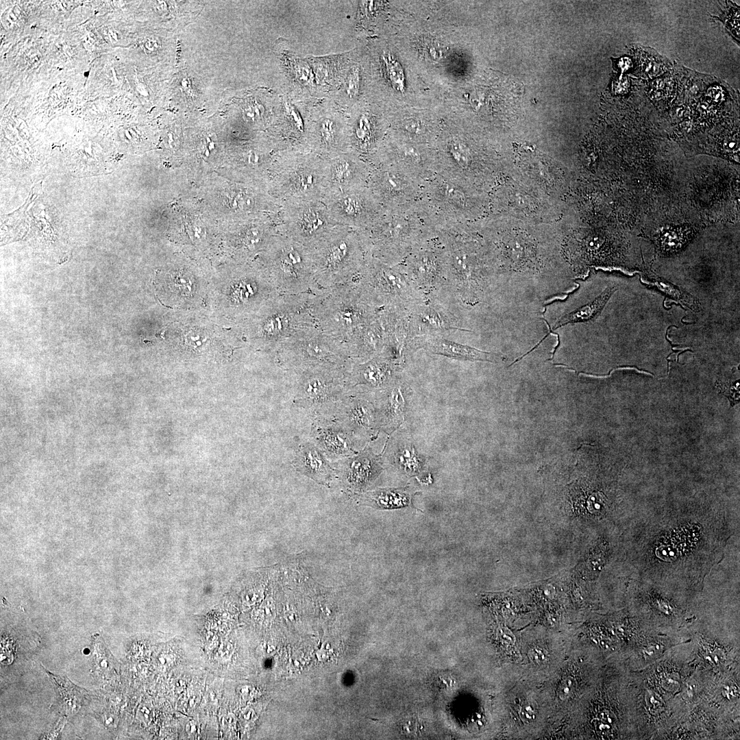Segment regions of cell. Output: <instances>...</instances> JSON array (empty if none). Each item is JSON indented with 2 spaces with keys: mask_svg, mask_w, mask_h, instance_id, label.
I'll use <instances>...</instances> for the list:
<instances>
[{
  "mask_svg": "<svg viewBox=\"0 0 740 740\" xmlns=\"http://www.w3.org/2000/svg\"><path fill=\"white\" fill-rule=\"evenodd\" d=\"M360 72L357 66H352L345 80L344 92L347 97L352 99L357 96L360 88Z\"/></svg>",
  "mask_w": 740,
  "mask_h": 740,
  "instance_id": "obj_24",
  "label": "cell"
},
{
  "mask_svg": "<svg viewBox=\"0 0 740 740\" xmlns=\"http://www.w3.org/2000/svg\"><path fill=\"white\" fill-rule=\"evenodd\" d=\"M307 145L310 151L323 159L350 151L347 123L340 112L321 108L308 115Z\"/></svg>",
  "mask_w": 740,
  "mask_h": 740,
  "instance_id": "obj_9",
  "label": "cell"
},
{
  "mask_svg": "<svg viewBox=\"0 0 740 740\" xmlns=\"http://www.w3.org/2000/svg\"><path fill=\"white\" fill-rule=\"evenodd\" d=\"M423 347L433 354L463 360L498 362L504 358V356L500 354L485 352L447 339L434 337L428 339L423 344Z\"/></svg>",
  "mask_w": 740,
  "mask_h": 740,
  "instance_id": "obj_17",
  "label": "cell"
},
{
  "mask_svg": "<svg viewBox=\"0 0 740 740\" xmlns=\"http://www.w3.org/2000/svg\"><path fill=\"white\" fill-rule=\"evenodd\" d=\"M338 472L345 486L360 491L367 487L378 476L381 467L378 456L366 448L357 454L339 460Z\"/></svg>",
  "mask_w": 740,
  "mask_h": 740,
  "instance_id": "obj_14",
  "label": "cell"
},
{
  "mask_svg": "<svg viewBox=\"0 0 740 740\" xmlns=\"http://www.w3.org/2000/svg\"><path fill=\"white\" fill-rule=\"evenodd\" d=\"M441 225L435 212L422 197L385 209L373 225L360 232L371 255L395 263L436 238Z\"/></svg>",
  "mask_w": 740,
  "mask_h": 740,
  "instance_id": "obj_1",
  "label": "cell"
},
{
  "mask_svg": "<svg viewBox=\"0 0 740 740\" xmlns=\"http://www.w3.org/2000/svg\"><path fill=\"white\" fill-rule=\"evenodd\" d=\"M368 186L384 208L392 209L421 199L425 182L391 164L371 167Z\"/></svg>",
  "mask_w": 740,
  "mask_h": 740,
  "instance_id": "obj_8",
  "label": "cell"
},
{
  "mask_svg": "<svg viewBox=\"0 0 740 740\" xmlns=\"http://www.w3.org/2000/svg\"><path fill=\"white\" fill-rule=\"evenodd\" d=\"M280 218V232L308 248L338 225L321 200L284 204Z\"/></svg>",
  "mask_w": 740,
  "mask_h": 740,
  "instance_id": "obj_4",
  "label": "cell"
},
{
  "mask_svg": "<svg viewBox=\"0 0 740 740\" xmlns=\"http://www.w3.org/2000/svg\"><path fill=\"white\" fill-rule=\"evenodd\" d=\"M332 415L354 434H367L378 424L376 411L369 402L346 394L338 402Z\"/></svg>",
  "mask_w": 740,
  "mask_h": 740,
  "instance_id": "obj_15",
  "label": "cell"
},
{
  "mask_svg": "<svg viewBox=\"0 0 740 740\" xmlns=\"http://www.w3.org/2000/svg\"><path fill=\"white\" fill-rule=\"evenodd\" d=\"M403 125L405 130L410 134L419 135L422 133L423 126L418 121L409 119L406 121Z\"/></svg>",
  "mask_w": 740,
  "mask_h": 740,
  "instance_id": "obj_26",
  "label": "cell"
},
{
  "mask_svg": "<svg viewBox=\"0 0 740 740\" xmlns=\"http://www.w3.org/2000/svg\"><path fill=\"white\" fill-rule=\"evenodd\" d=\"M395 460L399 467L406 473L416 474L422 469L423 463L411 446H405L399 450Z\"/></svg>",
  "mask_w": 740,
  "mask_h": 740,
  "instance_id": "obj_23",
  "label": "cell"
},
{
  "mask_svg": "<svg viewBox=\"0 0 740 740\" xmlns=\"http://www.w3.org/2000/svg\"><path fill=\"white\" fill-rule=\"evenodd\" d=\"M428 242L404 260L408 271L417 288H432L447 280L445 254L443 247H436Z\"/></svg>",
  "mask_w": 740,
  "mask_h": 740,
  "instance_id": "obj_13",
  "label": "cell"
},
{
  "mask_svg": "<svg viewBox=\"0 0 740 740\" xmlns=\"http://www.w3.org/2000/svg\"><path fill=\"white\" fill-rule=\"evenodd\" d=\"M361 271L382 295L400 308L417 305L422 300V293L411 279L403 261L389 262L368 253Z\"/></svg>",
  "mask_w": 740,
  "mask_h": 740,
  "instance_id": "obj_7",
  "label": "cell"
},
{
  "mask_svg": "<svg viewBox=\"0 0 740 740\" xmlns=\"http://www.w3.org/2000/svg\"><path fill=\"white\" fill-rule=\"evenodd\" d=\"M308 249L313 273L327 277L360 271L369 252L358 230L340 224Z\"/></svg>",
  "mask_w": 740,
  "mask_h": 740,
  "instance_id": "obj_3",
  "label": "cell"
},
{
  "mask_svg": "<svg viewBox=\"0 0 740 740\" xmlns=\"http://www.w3.org/2000/svg\"><path fill=\"white\" fill-rule=\"evenodd\" d=\"M325 161V195L368 186L371 165L352 151Z\"/></svg>",
  "mask_w": 740,
  "mask_h": 740,
  "instance_id": "obj_11",
  "label": "cell"
},
{
  "mask_svg": "<svg viewBox=\"0 0 740 740\" xmlns=\"http://www.w3.org/2000/svg\"><path fill=\"white\" fill-rule=\"evenodd\" d=\"M519 713L521 719L526 722L532 721L535 717V711L533 705L529 703L524 704L521 707Z\"/></svg>",
  "mask_w": 740,
  "mask_h": 740,
  "instance_id": "obj_27",
  "label": "cell"
},
{
  "mask_svg": "<svg viewBox=\"0 0 740 740\" xmlns=\"http://www.w3.org/2000/svg\"><path fill=\"white\" fill-rule=\"evenodd\" d=\"M576 681L572 676L565 677L560 684L558 689V696L562 700L569 698L575 688Z\"/></svg>",
  "mask_w": 740,
  "mask_h": 740,
  "instance_id": "obj_25",
  "label": "cell"
},
{
  "mask_svg": "<svg viewBox=\"0 0 740 740\" xmlns=\"http://www.w3.org/2000/svg\"><path fill=\"white\" fill-rule=\"evenodd\" d=\"M393 374L392 367L388 361L376 358L358 367L353 373L352 383L379 388L387 385L391 381Z\"/></svg>",
  "mask_w": 740,
  "mask_h": 740,
  "instance_id": "obj_19",
  "label": "cell"
},
{
  "mask_svg": "<svg viewBox=\"0 0 740 740\" xmlns=\"http://www.w3.org/2000/svg\"><path fill=\"white\" fill-rule=\"evenodd\" d=\"M345 395L341 375L329 367L308 370L301 378L294 397V404L313 417L332 415Z\"/></svg>",
  "mask_w": 740,
  "mask_h": 740,
  "instance_id": "obj_5",
  "label": "cell"
},
{
  "mask_svg": "<svg viewBox=\"0 0 740 740\" xmlns=\"http://www.w3.org/2000/svg\"><path fill=\"white\" fill-rule=\"evenodd\" d=\"M615 291V287L607 288L594 301L562 317V318L555 323L553 328L556 329L569 323L582 322L593 319L602 310Z\"/></svg>",
  "mask_w": 740,
  "mask_h": 740,
  "instance_id": "obj_20",
  "label": "cell"
},
{
  "mask_svg": "<svg viewBox=\"0 0 740 740\" xmlns=\"http://www.w3.org/2000/svg\"><path fill=\"white\" fill-rule=\"evenodd\" d=\"M275 276L284 282H295L313 273L308 247L283 233L275 235L267 254Z\"/></svg>",
  "mask_w": 740,
  "mask_h": 740,
  "instance_id": "obj_10",
  "label": "cell"
},
{
  "mask_svg": "<svg viewBox=\"0 0 740 740\" xmlns=\"http://www.w3.org/2000/svg\"><path fill=\"white\" fill-rule=\"evenodd\" d=\"M321 201L337 224L358 230L369 228L385 211L368 186L326 195Z\"/></svg>",
  "mask_w": 740,
  "mask_h": 740,
  "instance_id": "obj_6",
  "label": "cell"
},
{
  "mask_svg": "<svg viewBox=\"0 0 740 740\" xmlns=\"http://www.w3.org/2000/svg\"><path fill=\"white\" fill-rule=\"evenodd\" d=\"M292 464L300 473L326 486L336 474L325 455L313 442H305L299 446Z\"/></svg>",
  "mask_w": 740,
  "mask_h": 740,
  "instance_id": "obj_16",
  "label": "cell"
},
{
  "mask_svg": "<svg viewBox=\"0 0 740 740\" xmlns=\"http://www.w3.org/2000/svg\"><path fill=\"white\" fill-rule=\"evenodd\" d=\"M414 317L419 322L420 325L429 331H445L458 328L451 324L442 312L431 306H418L415 310Z\"/></svg>",
  "mask_w": 740,
  "mask_h": 740,
  "instance_id": "obj_21",
  "label": "cell"
},
{
  "mask_svg": "<svg viewBox=\"0 0 740 740\" xmlns=\"http://www.w3.org/2000/svg\"><path fill=\"white\" fill-rule=\"evenodd\" d=\"M529 658L536 664H541L545 661L546 656L539 648H534L528 652Z\"/></svg>",
  "mask_w": 740,
  "mask_h": 740,
  "instance_id": "obj_28",
  "label": "cell"
},
{
  "mask_svg": "<svg viewBox=\"0 0 740 740\" xmlns=\"http://www.w3.org/2000/svg\"><path fill=\"white\" fill-rule=\"evenodd\" d=\"M647 705L651 710L657 709L662 705L661 699L655 693L648 691L645 695Z\"/></svg>",
  "mask_w": 740,
  "mask_h": 740,
  "instance_id": "obj_29",
  "label": "cell"
},
{
  "mask_svg": "<svg viewBox=\"0 0 740 740\" xmlns=\"http://www.w3.org/2000/svg\"><path fill=\"white\" fill-rule=\"evenodd\" d=\"M310 434L312 442L326 457L340 460L358 453L353 432L333 415L315 416Z\"/></svg>",
  "mask_w": 740,
  "mask_h": 740,
  "instance_id": "obj_12",
  "label": "cell"
},
{
  "mask_svg": "<svg viewBox=\"0 0 740 740\" xmlns=\"http://www.w3.org/2000/svg\"><path fill=\"white\" fill-rule=\"evenodd\" d=\"M381 58L391 86L397 91L403 92L405 77L401 64L390 51H383Z\"/></svg>",
  "mask_w": 740,
  "mask_h": 740,
  "instance_id": "obj_22",
  "label": "cell"
},
{
  "mask_svg": "<svg viewBox=\"0 0 740 740\" xmlns=\"http://www.w3.org/2000/svg\"><path fill=\"white\" fill-rule=\"evenodd\" d=\"M326 161L311 151H280L269 176V195L281 206L322 200L326 193Z\"/></svg>",
  "mask_w": 740,
  "mask_h": 740,
  "instance_id": "obj_2",
  "label": "cell"
},
{
  "mask_svg": "<svg viewBox=\"0 0 740 740\" xmlns=\"http://www.w3.org/2000/svg\"><path fill=\"white\" fill-rule=\"evenodd\" d=\"M360 504L380 510L397 509L412 506V493L405 488L378 489L361 494Z\"/></svg>",
  "mask_w": 740,
  "mask_h": 740,
  "instance_id": "obj_18",
  "label": "cell"
}]
</instances>
